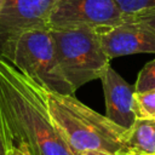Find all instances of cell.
<instances>
[{
	"label": "cell",
	"instance_id": "12",
	"mask_svg": "<svg viewBox=\"0 0 155 155\" xmlns=\"http://www.w3.org/2000/svg\"><path fill=\"white\" fill-rule=\"evenodd\" d=\"M116 4L124 13V17L155 7V0H116Z\"/></svg>",
	"mask_w": 155,
	"mask_h": 155
},
{
	"label": "cell",
	"instance_id": "5",
	"mask_svg": "<svg viewBox=\"0 0 155 155\" xmlns=\"http://www.w3.org/2000/svg\"><path fill=\"white\" fill-rule=\"evenodd\" d=\"M124 21L116 0H57L48 18V28L86 27L102 34Z\"/></svg>",
	"mask_w": 155,
	"mask_h": 155
},
{
	"label": "cell",
	"instance_id": "15",
	"mask_svg": "<svg viewBox=\"0 0 155 155\" xmlns=\"http://www.w3.org/2000/svg\"><path fill=\"white\" fill-rule=\"evenodd\" d=\"M7 155H30L23 145H11Z\"/></svg>",
	"mask_w": 155,
	"mask_h": 155
},
{
	"label": "cell",
	"instance_id": "6",
	"mask_svg": "<svg viewBox=\"0 0 155 155\" xmlns=\"http://www.w3.org/2000/svg\"><path fill=\"white\" fill-rule=\"evenodd\" d=\"M101 41L109 59L134 53H155V31L140 22L126 19L102 33Z\"/></svg>",
	"mask_w": 155,
	"mask_h": 155
},
{
	"label": "cell",
	"instance_id": "13",
	"mask_svg": "<svg viewBox=\"0 0 155 155\" xmlns=\"http://www.w3.org/2000/svg\"><path fill=\"white\" fill-rule=\"evenodd\" d=\"M126 19L134 21V22H140V23L148 25L149 28H151L155 31V7L147 8V10L139 11L137 13H133L131 16H127V17H125V21Z\"/></svg>",
	"mask_w": 155,
	"mask_h": 155
},
{
	"label": "cell",
	"instance_id": "10",
	"mask_svg": "<svg viewBox=\"0 0 155 155\" xmlns=\"http://www.w3.org/2000/svg\"><path fill=\"white\" fill-rule=\"evenodd\" d=\"M133 111L136 119L155 120V90L134 92Z\"/></svg>",
	"mask_w": 155,
	"mask_h": 155
},
{
	"label": "cell",
	"instance_id": "8",
	"mask_svg": "<svg viewBox=\"0 0 155 155\" xmlns=\"http://www.w3.org/2000/svg\"><path fill=\"white\" fill-rule=\"evenodd\" d=\"M57 0H4L0 31L48 28V18Z\"/></svg>",
	"mask_w": 155,
	"mask_h": 155
},
{
	"label": "cell",
	"instance_id": "2",
	"mask_svg": "<svg viewBox=\"0 0 155 155\" xmlns=\"http://www.w3.org/2000/svg\"><path fill=\"white\" fill-rule=\"evenodd\" d=\"M42 92L50 115L70 151L99 150L113 155H132L126 143V128L94 111L75 96Z\"/></svg>",
	"mask_w": 155,
	"mask_h": 155
},
{
	"label": "cell",
	"instance_id": "4",
	"mask_svg": "<svg viewBox=\"0 0 155 155\" xmlns=\"http://www.w3.org/2000/svg\"><path fill=\"white\" fill-rule=\"evenodd\" d=\"M48 29L62 73L75 92L82 85L101 79L110 59L103 50L98 31L86 27Z\"/></svg>",
	"mask_w": 155,
	"mask_h": 155
},
{
	"label": "cell",
	"instance_id": "1",
	"mask_svg": "<svg viewBox=\"0 0 155 155\" xmlns=\"http://www.w3.org/2000/svg\"><path fill=\"white\" fill-rule=\"evenodd\" d=\"M0 113L12 145L30 155H73L56 127L42 90L0 58Z\"/></svg>",
	"mask_w": 155,
	"mask_h": 155
},
{
	"label": "cell",
	"instance_id": "11",
	"mask_svg": "<svg viewBox=\"0 0 155 155\" xmlns=\"http://www.w3.org/2000/svg\"><path fill=\"white\" fill-rule=\"evenodd\" d=\"M148 90H155V59L148 62L142 68L134 84L136 92H143Z\"/></svg>",
	"mask_w": 155,
	"mask_h": 155
},
{
	"label": "cell",
	"instance_id": "3",
	"mask_svg": "<svg viewBox=\"0 0 155 155\" xmlns=\"http://www.w3.org/2000/svg\"><path fill=\"white\" fill-rule=\"evenodd\" d=\"M0 58L41 90L75 96L62 73L48 28L0 31Z\"/></svg>",
	"mask_w": 155,
	"mask_h": 155
},
{
	"label": "cell",
	"instance_id": "16",
	"mask_svg": "<svg viewBox=\"0 0 155 155\" xmlns=\"http://www.w3.org/2000/svg\"><path fill=\"white\" fill-rule=\"evenodd\" d=\"M71 154L73 155H113L99 150H71Z\"/></svg>",
	"mask_w": 155,
	"mask_h": 155
},
{
	"label": "cell",
	"instance_id": "7",
	"mask_svg": "<svg viewBox=\"0 0 155 155\" xmlns=\"http://www.w3.org/2000/svg\"><path fill=\"white\" fill-rule=\"evenodd\" d=\"M104 99L105 116L116 125L128 130L136 121L133 111L134 85H130L110 65L101 76Z\"/></svg>",
	"mask_w": 155,
	"mask_h": 155
},
{
	"label": "cell",
	"instance_id": "9",
	"mask_svg": "<svg viewBox=\"0 0 155 155\" xmlns=\"http://www.w3.org/2000/svg\"><path fill=\"white\" fill-rule=\"evenodd\" d=\"M126 143L132 155H155V120L136 119L126 132Z\"/></svg>",
	"mask_w": 155,
	"mask_h": 155
},
{
	"label": "cell",
	"instance_id": "17",
	"mask_svg": "<svg viewBox=\"0 0 155 155\" xmlns=\"http://www.w3.org/2000/svg\"><path fill=\"white\" fill-rule=\"evenodd\" d=\"M2 7H4V0H0V15H1V11H2Z\"/></svg>",
	"mask_w": 155,
	"mask_h": 155
},
{
	"label": "cell",
	"instance_id": "14",
	"mask_svg": "<svg viewBox=\"0 0 155 155\" xmlns=\"http://www.w3.org/2000/svg\"><path fill=\"white\" fill-rule=\"evenodd\" d=\"M11 145H12V143L10 140L6 126L4 124V120H2V116L0 113V155H7Z\"/></svg>",
	"mask_w": 155,
	"mask_h": 155
}]
</instances>
